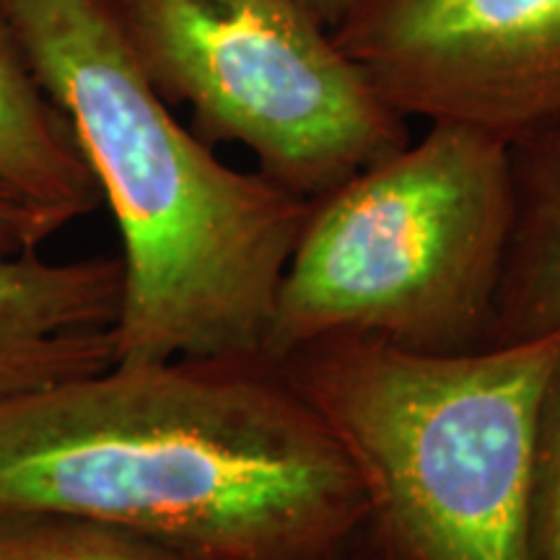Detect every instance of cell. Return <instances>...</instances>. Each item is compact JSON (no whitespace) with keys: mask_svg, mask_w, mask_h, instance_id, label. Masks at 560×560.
<instances>
[{"mask_svg":"<svg viewBox=\"0 0 560 560\" xmlns=\"http://www.w3.org/2000/svg\"><path fill=\"white\" fill-rule=\"evenodd\" d=\"M0 511L192 560H325L366 520L338 441L265 355L112 363L0 397Z\"/></svg>","mask_w":560,"mask_h":560,"instance_id":"cell-1","label":"cell"},{"mask_svg":"<svg viewBox=\"0 0 560 560\" xmlns=\"http://www.w3.org/2000/svg\"><path fill=\"white\" fill-rule=\"evenodd\" d=\"M122 242L115 363L265 355L310 200L240 172L172 115L115 0H0Z\"/></svg>","mask_w":560,"mask_h":560,"instance_id":"cell-2","label":"cell"},{"mask_svg":"<svg viewBox=\"0 0 560 560\" xmlns=\"http://www.w3.org/2000/svg\"><path fill=\"white\" fill-rule=\"evenodd\" d=\"M560 332L467 353L338 335L276 361L410 560H529L537 405Z\"/></svg>","mask_w":560,"mask_h":560,"instance_id":"cell-3","label":"cell"},{"mask_svg":"<svg viewBox=\"0 0 560 560\" xmlns=\"http://www.w3.org/2000/svg\"><path fill=\"white\" fill-rule=\"evenodd\" d=\"M511 213L506 140L431 122L420 140L310 202L265 359L338 335L420 353L486 348Z\"/></svg>","mask_w":560,"mask_h":560,"instance_id":"cell-4","label":"cell"},{"mask_svg":"<svg viewBox=\"0 0 560 560\" xmlns=\"http://www.w3.org/2000/svg\"><path fill=\"white\" fill-rule=\"evenodd\" d=\"M140 66L187 104L206 143H236L257 172L317 200L410 140L301 0H115Z\"/></svg>","mask_w":560,"mask_h":560,"instance_id":"cell-5","label":"cell"},{"mask_svg":"<svg viewBox=\"0 0 560 560\" xmlns=\"http://www.w3.org/2000/svg\"><path fill=\"white\" fill-rule=\"evenodd\" d=\"M332 34L405 120L506 143L560 120V0H350Z\"/></svg>","mask_w":560,"mask_h":560,"instance_id":"cell-6","label":"cell"},{"mask_svg":"<svg viewBox=\"0 0 560 560\" xmlns=\"http://www.w3.org/2000/svg\"><path fill=\"white\" fill-rule=\"evenodd\" d=\"M120 257L50 262L0 249V397L115 363Z\"/></svg>","mask_w":560,"mask_h":560,"instance_id":"cell-7","label":"cell"},{"mask_svg":"<svg viewBox=\"0 0 560 560\" xmlns=\"http://www.w3.org/2000/svg\"><path fill=\"white\" fill-rule=\"evenodd\" d=\"M511 236L488 346L560 332V120L509 143Z\"/></svg>","mask_w":560,"mask_h":560,"instance_id":"cell-8","label":"cell"},{"mask_svg":"<svg viewBox=\"0 0 560 560\" xmlns=\"http://www.w3.org/2000/svg\"><path fill=\"white\" fill-rule=\"evenodd\" d=\"M0 187L73 223L102 192L66 115L0 19Z\"/></svg>","mask_w":560,"mask_h":560,"instance_id":"cell-9","label":"cell"},{"mask_svg":"<svg viewBox=\"0 0 560 560\" xmlns=\"http://www.w3.org/2000/svg\"><path fill=\"white\" fill-rule=\"evenodd\" d=\"M0 560H192L136 532L55 511H0Z\"/></svg>","mask_w":560,"mask_h":560,"instance_id":"cell-10","label":"cell"},{"mask_svg":"<svg viewBox=\"0 0 560 560\" xmlns=\"http://www.w3.org/2000/svg\"><path fill=\"white\" fill-rule=\"evenodd\" d=\"M529 560H560V348L537 405L529 490Z\"/></svg>","mask_w":560,"mask_h":560,"instance_id":"cell-11","label":"cell"},{"mask_svg":"<svg viewBox=\"0 0 560 560\" xmlns=\"http://www.w3.org/2000/svg\"><path fill=\"white\" fill-rule=\"evenodd\" d=\"M66 226L68 221L62 215L0 187V249L13 252V255L39 252L42 244Z\"/></svg>","mask_w":560,"mask_h":560,"instance_id":"cell-12","label":"cell"},{"mask_svg":"<svg viewBox=\"0 0 560 560\" xmlns=\"http://www.w3.org/2000/svg\"><path fill=\"white\" fill-rule=\"evenodd\" d=\"M325 560H410L392 545L382 532L363 520L353 535L346 537Z\"/></svg>","mask_w":560,"mask_h":560,"instance_id":"cell-13","label":"cell"},{"mask_svg":"<svg viewBox=\"0 0 560 560\" xmlns=\"http://www.w3.org/2000/svg\"><path fill=\"white\" fill-rule=\"evenodd\" d=\"M301 3H304L327 30H335V24H338L342 13H346L350 0H301Z\"/></svg>","mask_w":560,"mask_h":560,"instance_id":"cell-14","label":"cell"}]
</instances>
